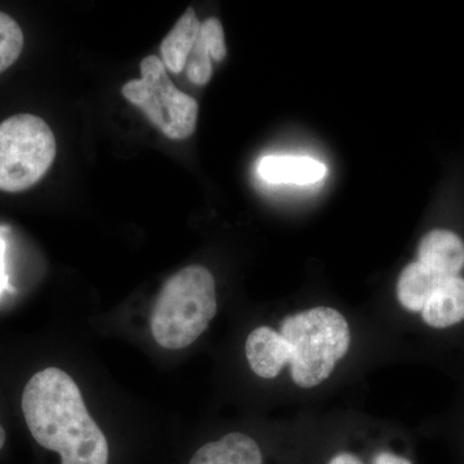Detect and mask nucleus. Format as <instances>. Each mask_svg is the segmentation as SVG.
<instances>
[{
	"mask_svg": "<svg viewBox=\"0 0 464 464\" xmlns=\"http://www.w3.org/2000/svg\"><path fill=\"white\" fill-rule=\"evenodd\" d=\"M23 411L33 438L56 451L63 464H108L109 444L88 413L75 381L58 368L34 374L23 393Z\"/></svg>",
	"mask_w": 464,
	"mask_h": 464,
	"instance_id": "obj_1",
	"label": "nucleus"
},
{
	"mask_svg": "<svg viewBox=\"0 0 464 464\" xmlns=\"http://www.w3.org/2000/svg\"><path fill=\"white\" fill-rule=\"evenodd\" d=\"M217 314L216 283L203 266H188L167 280L150 317L152 337L167 350H182L207 331Z\"/></svg>",
	"mask_w": 464,
	"mask_h": 464,
	"instance_id": "obj_2",
	"label": "nucleus"
},
{
	"mask_svg": "<svg viewBox=\"0 0 464 464\" xmlns=\"http://www.w3.org/2000/svg\"><path fill=\"white\" fill-rule=\"evenodd\" d=\"M280 334L288 342L293 381L304 389L322 383L350 347L344 316L331 307H315L286 317Z\"/></svg>",
	"mask_w": 464,
	"mask_h": 464,
	"instance_id": "obj_3",
	"label": "nucleus"
},
{
	"mask_svg": "<svg viewBox=\"0 0 464 464\" xmlns=\"http://www.w3.org/2000/svg\"><path fill=\"white\" fill-rule=\"evenodd\" d=\"M56 139L42 118L20 114L0 124V191L33 188L56 158Z\"/></svg>",
	"mask_w": 464,
	"mask_h": 464,
	"instance_id": "obj_4",
	"label": "nucleus"
},
{
	"mask_svg": "<svg viewBox=\"0 0 464 464\" xmlns=\"http://www.w3.org/2000/svg\"><path fill=\"white\" fill-rule=\"evenodd\" d=\"M121 92L168 139L186 140L195 132L199 106L177 90L160 58L146 57L141 63V79L128 82Z\"/></svg>",
	"mask_w": 464,
	"mask_h": 464,
	"instance_id": "obj_5",
	"label": "nucleus"
},
{
	"mask_svg": "<svg viewBox=\"0 0 464 464\" xmlns=\"http://www.w3.org/2000/svg\"><path fill=\"white\" fill-rule=\"evenodd\" d=\"M246 359L258 377L273 380L290 362L292 350L282 334L268 326L255 329L246 343Z\"/></svg>",
	"mask_w": 464,
	"mask_h": 464,
	"instance_id": "obj_6",
	"label": "nucleus"
},
{
	"mask_svg": "<svg viewBox=\"0 0 464 464\" xmlns=\"http://www.w3.org/2000/svg\"><path fill=\"white\" fill-rule=\"evenodd\" d=\"M418 262L444 279L459 276L464 268L463 240L451 231H430L418 246Z\"/></svg>",
	"mask_w": 464,
	"mask_h": 464,
	"instance_id": "obj_7",
	"label": "nucleus"
},
{
	"mask_svg": "<svg viewBox=\"0 0 464 464\" xmlns=\"http://www.w3.org/2000/svg\"><path fill=\"white\" fill-rule=\"evenodd\" d=\"M225 57L224 27L218 18L209 17L200 24L199 35L186 63L188 78L194 84L206 85L213 74L212 58L222 61Z\"/></svg>",
	"mask_w": 464,
	"mask_h": 464,
	"instance_id": "obj_8",
	"label": "nucleus"
},
{
	"mask_svg": "<svg viewBox=\"0 0 464 464\" xmlns=\"http://www.w3.org/2000/svg\"><path fill=\"white\" fill-rule=\"evenodd\" d=\"M422 317L432 328H449L464 320V279L448 277L433 290L424 304Z\"/></svg>",
	"mask_w": 464,
	"mask_h": 464,
	"instance_id": "obj_9",
	"label": "nucleus"
},
{
	"mask_svg": "<svg viewBox=\"0 0 464 464\" xmlns=\"http://www.w3.org/2000/svg\"><path fill=\"white\" fill-rule=\"evenodd\" d=\"M257 442L244 433L232 432L201 447L190 464H262Z\"/></svg>",
	"mask_w": 464,
	"mask_h": 464,
	"instance_id": "obj_10",
	"label": "nucleus"
},
{
	"mask_svg": "<svg viewBox=\"0 0 464 464\" xmlns=\"http://www.w3.org/2000/svg\"><path fill=\"white\" fill-rule=\"evenodd\" d=\"M326 168L320 161L307 157H265L258 164V174L270 183L311 185L323 179Z\"/></svg>",
	"mask_w": 464,
	"mask_h": 464,
	"instance_id": "obj_11",
	"label": "nucleus"
},
{
	"mask_svg": "<svg viewBox=\"0 0 464 464\" xmlns=\"http://www.w3.org/2000/svg\"><path fill=\"white\" fill-rule=\"evenodd\" d=\"M200 21L198 20L194 8H188L176 25L161 42V57L167 70L181 72L188 63L198 35H199Z\"/></svg>",
	"mask_w": 464,
	"mask_h": 464,
	"instance_id": "obj_12",
	"label": "nucleus"
},
{
	"mask_svg": "<svg viewBox=\"0 0 464 464\" xmlns=\"http://www.w3.org/2000/svg\"><path fill=\"white\" fill-rule=\"evenodd\" d=\"M448 279V277H447ZM444 280L439 275L420 262H411L406 266L400 275L398 282V298L401 306L406 310L422 311L424 304L431 297L433 290Z\"/></svg>",
	"mask_w": 464,
	"mask_h": 464,
	"instance_id": "obj_13",
	"label": "nucleus"
},
{
	"mask_svg": "<svg viewBox=\"0 0 464 464\" xmlns=\"http://www.w3.org/2000/svg\"><path fill=\"white\" fill-rule=\"evenodd\" d=\"M24 33L8 14L0 12V74L14 65L24 48Z\"/></svg>",
	"mask_w": 464,
	"mask_h": 464,
	"instance_id": "obj_14",
	"label": "nucleus"
},
{
	"mask_svg": "<svg viewBox=\"0 0 464 464\" xmlns=\"http://www.w3.org/2000/svg\"><path fill=\"white\" fill-rule=\"evenodd\" d=\"M5 249H7V244L0 237V295L5 289H8V275L5 273Z\"/></svg>",
	"mask_w": 464,
	"mask_h": 464,
	"instance_id": "obj_15",
	"label": "nucleus"
},
{
	"mask_svg": "<svg viewBox=\"0 0 464 464\" xmlns=\"http://www.w3.org/2000/svg\"><path fill=\"white\" fill-rule=\"evenodd\" d=\"M373 464H411L405 458L396 456V454L389 453V451H382L374 457Z\"/></svg>",
	"mask_w": 464,
	"mask_h": 464,
	"instance_id": "obj_16",
	"label": "nucleus"
},
{
	"mask_svg": "<svg viewBox=\"0 0 464 464\" xmlns=\"http://www.w3.org/2000/svg\"><path fill=\"white\" fill-rule=\"evenodd\" d=\"M328 464H364L360 460V458L353 456L350 453H340L333 457L331 462Z\"/></svg>",
	"mask_w": 464,
	"mask_h": 464,
	"instance_id": "obj_17",
	"label": "nucleus"
},
{
	"mask_svg": "<svg viewBox=\"0 0 464 464\" xmlns=\"http://www.w3.org/2000/svg\"><path fill=\"white\" fill-rule=\"evenodd\" d=\"M5 429H3L2 426H0V450H2V448L5 447Z\"/></svg>",
	"mask_w": 464,
	"mask_h": 464,
	"instance_id": "obj_18",
	"label": "nucleus"
}]
</instances>
